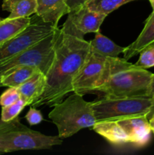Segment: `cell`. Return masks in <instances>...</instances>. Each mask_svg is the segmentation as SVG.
Segmentation results:
<instances>
[{"mask_svg":"<svg viewBox=\"0 0 154 155\" xmlns=\"http://www.w3.org/2000/svg\"><path fill=\"white\" fill-rule=\"evenodd\" d=\"M2 19V18H0V20H1Z\"/></svg>","mask_w":154,"mask_h":155,"instance_id":"30","label":"cell"},{"mask_svg":"<svg viewBox=\"0 0 154 155\" xmlns=\"http://www.w3.org/2000/svg\"><path fill=\"white\" fill-rule=\"evenodd\" d=\"M152 118H154V115H153V116H152Z\"/></svg>","mask_w":154,"mask_h":155,"instance_id":"29","label":"cell"},{"mask_svg":"<svg viewBox=\"0 0 154 155\" xmlns=\"http://www.w3.org/2000/svg\"><path fill=\"white\" fill-rule=\"evenodd\" d=\"M25 118L27 123L31 126L38 125L43 120V116L40 110H37L36 107L33 106L30 107L28 112L26 114Z\"/></svg>","mask_w":154,"mask_h":155,"instance_id":"23","label":"cell"},{"mask_svg":"<svg viewBox=\"0 0 154 155\" xmlns=\"http://www.w3.org/2000/svg\"><path fill=\"white\" fill-rule=\"evenodd\" d=\"M27 104L24 99L20 98L18 101L14 104L5 107H2L1 120L9 121L18 117L21 111L27 107Z\"/></svg>","mask_w":154,"mask_h":155,"instance_id":"20","label":"cell"},{"mask_svg":"<svg viewBox=\"0 0 154 155\" xmlns=\"http://www.w3.org/2000/svg\"><path fill=\"white\" fill-rule=\"evenodd\" d=\"M41 71L37 67L24 65L18 67L3 76L1 79V87L18 88L38 72ZM42 72V71H41Z\"/></svg>","mask_w":154,"mask_h":155,"instance_id":"17","label":"cell"},{"mask_svg":"<svg viewBox=\"0 0 154 155\" xmlns=\"http://www.w3.org/2000/svg\"><path fill=\"white\" fill-rule=\"evenodd\" d=\"M154 41V11L146 18L144 23V27L141 33L131 45L126 47L123 53V59L129 60L131 58L138 54L145 46Z\"/></svg>","mask_w":154,"mask_h":155,"instance_id":"14","label":"cell"},{"mask_svg":"<svg viewBox=\"0 0 154 155\" xmlns=\"http://www.w3.org/2000/svg\"><path fill=\"white\" fill-rule=\"evenodd\" d=\"M90 52V42L58 28L54 42V56L46 74V88L33 107H53L72 92L73 81Z\"/></svg>","mask_w":154,"mask_h":155,"instance_id":"1","label":"cell"},{"mask_svg":"<svg viewBox=\"0 0 154 155\" xmlns=\"http://www.w3.org/2000/svg\"><path fill=\"white\" fill-rule=\"evenodd\" d=\"M149 126H150L151 131H152V133H153L154 135V118H151L150 120H149Z\"/></svg>","mask_w":154,"mask_h":155,"instance_id":"27","label":"cell"},{"mask_svg":"<svg viewBox=\"0 0 154 155\" xmlns=\"http://www.w3.org/2000/svg\"><path fill=\"white\" fill-rule=\"evenodd\" d=\"M154 95V74L152 75V81L150 84V89H149V96L152 97Z\"/></svg>","mask_w":154,"mask_h":155,"instance_id":"26","label":"cell"},{"mask_svg":"<svg viewBox=\"0 0 154 155\" xmlns=\"http://www.w3.org/2000/svg\"><path fill=\"white\" fill-rule=\"evenodd\" d=\"M30 20L31 17L14 19L6 18L0 20V44L11 39L27 28Z\"/></svg>","mask_w":154,"mask_h":155,"instance_id":"18","label":"cell"},{"mask_svg":"<svg viewBox=\"0 0 154 155\" xmlns=\"http://www.w3.org/2000/svg\"><path fill=\"white\" fill-rule=\"evenodd\" d=\"M90 49L106 57L116 58L123 54L126 47L119 46L100 31L95 33V38L90 42Z\"/></svg>","mask_w":154,"mask_h":155,"instance_id":"16","label":"cell"},{"mask_svg":"<svg viewBox=\"0 0 154 155\" xmlns=\"http://www.w3.org/2000/svg\"><path fill=\"white\" fill-rule=\"evenodd\" d=\"M92 129L95 133L99 134L112 145H123L129 144L126 133L117 121L96 122L92 127Z\"/></svg>","mask_w":154,"mask_h":155,"instance_id":"13","label":"cell"},{"mask_svg":"<svg viewBox=\"0 0 154 155\" xmlns=\"http://www.w3.org/2000/svg\"><path fill=\"white\" fill-rule=\"evenodd\" d=\"M21 98L18 89L14 87H8L0 96V105L5 107L14 104Z\"/></svg>","mask_w":154,"mask_h":155,"instance_id":"22","label":"cell"},{"mask_svg":"<svg viewBox=\"0 0 154 155\" xmlns=\"http://www.w3.org/2000/svg\"><path fill=\"white\" fill-rule=\"evenodd\" d=\"M67 0H37L36 15L45 22L58 27L60 18L69 13Z\"/></svg>","mask_w":154,"mask_h":155,"instance_id":"11","label":"cell"},{"mask_svg":"<svg viewBox=\"0 0 154 155\" xmlns=\"http://www.w3.org/2000/svg\"><path fill=\"white\" fill-rule=\"evenodd\" d=\"M58 28L37 43L0 64V87L2 77L18 67L31 65L37 67L45 75L48 74L54 59V42Z\"/></svg>","mask_w":154,"mask_h":155,"instance_id":"6","label":"cell"},{"mask_svg":"<svg viewBox=\"0 0 154 155\" xmlns=\"http://www.w3.org/2000/svg\"><path fill=\"white\" fill-rule=\"evenodd\" d=\"M149 3H150L151 6L152 8V11H154V0H149Z\"/></svg>","mask_w":154,"mask_h":155,"instance_id":"28","label":"cell"},{"mask_svg":"<svg viewBox=\"0 0 154 155\" xmlns=\"http://www.w3.org/2000/svg\"><path fill=\"white\" fill-rule=\"evenodd\" d=\"M110 73V57L101 55L90 49L85 63L74 80L72 92L82 95L95 92L107 81Z\"/></svg>","mask_w":154,"mask_h":155,"instance_id":"7","label":"cell"},{"mask_svg":"<svg viewBox=\"0 0 154 155\" xmlns=\"http://www.w3.org/2000/svg\"><path fill=\"white\" fill-rule=\"evenodd\" d=\"M97 122L117 121L146 116L152 105V97L110 98L104 96L91 102Z\"/></svg>","mask_w":154,"mask_h":155,"instance_id":"5","label":"cell"},{"mask_svg":"<svg viewBox=\"0 0 154 155\" xmlns=\"http://www.w3.org/2000/svg\"><path fill=\"white\" fill-rule=\"evenodd\" d=\"M46 83V75L39 71L17 89L21 95V98L27 102V105H31L44 93Z\"/></svg>","mask_w":154,"mask_h":155,"instance_id":"12","label":"cell"},{"mask_svg":"<svg viewBox=\"0 0 154 155\" xmlns=\"http://www.w3.org/2000/svg\"><path fill=\"white\" fill-rule=\"evenodd\" d=\"M139 54V59L134 64L136 66L143 69L154 67V41L145 46Z\"/></svg>","mask_w":154,"mask_h":155,"instance_id":"21","label":"cell"},{"mask_svg":"<svg viewBox=\"0 0 154 155\" xmlns=\"http://www.w3.org/2000/svg\"><path fill=\"white\" fill-rule=\"evenodd\" d=\"M58 136H46L21 124L18 117L9 121L0 120V154L27 150L48 149L61 145Z\"/></svg>","mask_w":154,"mask_h":155,"instance_id":"4","label":"cell"},{"mask_svg":"<svg viewBox=\"0 0 154 155\" xmlns=\"http://www.w3.org/2000/svg\"><path fill=\"white\" fill-rule=\"evenodd\" d=\"M66 21L61 28L64 31L78 37L84 38L88 33H97L100 31L107 15L95 12L83 5L76 10L67 14Z\"/></svg>","mask_w":154,"mask_h":155,"instance_id":"9","label":"cell"},{"mask_svg":"<svg viewBox=\"0 0 154 155\" xmlns=\"http://www.w3.org/2000/svg\"><path fill=\"white\" fill-rule=\"evenodd\" d=\"M53 107L48 117L57 127L61 139L71 137L82 129L92 127L97 122L91 102L85 101L80 94L74 92Z\"/></svg>","mask_w":154,"mask_h":155,"instance_id":"3","label":"cell"},{"mask_svg":"<svg viewBox=\"0 0 154 155\" xmlns=\"http://www.w3.org/2000/svg\"><path fill=\"white\" fill-rule=\"evenodd\" d=\"M133 1L137 0H88L84 5L91 10L108 15L123 5Z\"/></svg>","mask_w":154,"mask_h":155,"instance_id":"19","label":"cell"},{"mask_svg":"<svg viewBox=\"0 0 154 155\" xmlns=\"http://www.w3.org/2000/svg\"><path fill=\"white\" fill-rule=\"evenodd\" d=\"M110 61L108 79L96 92L110 98L150 97L149 89L153 74L119 57H110Z\"/></svg>","mask_w":154,"mask_h":155,"instance_id":"2","label":"cell"},{"mask_svg":"<svg viewBox=\"0 0 154 155\" xmlns=\"http://www.w3.org/2000/svg\"><path fill=\"white\" fill-rule=\"evenodd\" d=\"M57 27L45 22L35 14L27 28L0 44V64L37 43Z\"/></svg>","mask_w":154,"mask_h":155,"instance_id":"8","label":"cell"},{"mask_svg":"<svg viewBox=\"0 0 154 155\" xmlns=\"http://www.w3.org/2000/svg\"><path fill=\"white\" fill-rule=\"evenodd\" d=\"M153 115H154V95L153 96H152V105H151L149 112L148 113V114L146 115V118H147L148 120H150Z\"/></svg>","mask_w":154,"mask_h":155,"instance_id":"25","label":"cell"},{"mask_svg":"<svg viewBox=\"0 0 154 155\" xmlns=\"http://www.w3.org/2000/svg\"><path fill=\"white\" fill-rule=\"evenodd\" d=\"M117 122L126 133L129 144L136 148H143L149 143L152 131L146 116L125 118Z\"/></svg>","mask_w":154,"mask_h":155,"instance_id":"10","label":"cell"},{"mask_svg":"<svg viewBox=\"0 0 154 155\" xmlns=\"http://www.w3.org/2000/svg\"><path fill=\"white\" fill-rule=\"evenodd\" d=\"M2 10L8 12L11 19L27 18L35 15L37 0H2Z\"/></svg>","mask_w":154,"mask_h":155,"instance_id":"15","label":"cell"},{"mask_svg":"<svg viewBox=\"0 0 154 155\" xmlns=\"http://www.w3.org/2000/svg\"><path fill=\"white\" fill-rule=\"evenodd\" d=\"M88 1V0H67L66 4L69 8V12L79 8L82 6L84 5Z\"/></svg>","mask_w":154,"mask_h":155,"instance_id":"24","label":"cell"}]
</instances>
